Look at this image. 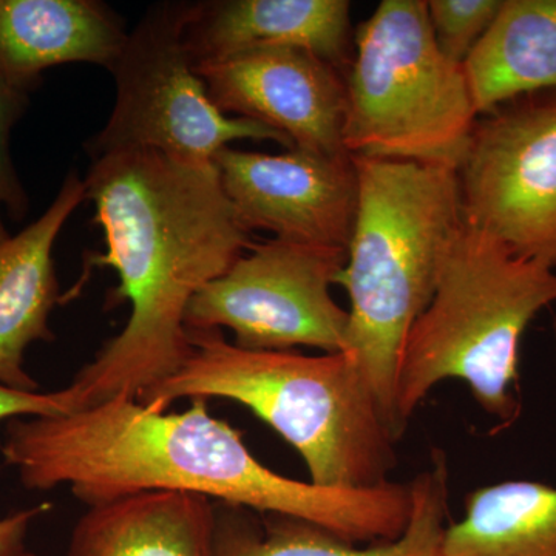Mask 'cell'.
Returning a JSON list of instances; mask_svg holds the SVG:
<instances>
[{"label":"cell","instance_id":"cell-1","mask_svg":"<svg viewBox=\"0 0 556 556\" xmlns=\"http://www.w3.org/2000/svg\"><path fill=\"white\" fill-rule=\"evenodd\" d=\"M2 456L28 490L67 485L87 507L155 490L192 493L302 519L357 546L397 540L412 515L409 484L324 486L270 470L204 397L179 413L115 396L68 415L11 419Z\"/></svg>","mask_w":556,"mask_h":556},{"label":"cell","instance_id":"cell-2","mask_svg":"<svg viewBox=\"0 0 556 556\" xmlns=\"http://www.w3.org/2000/svg\"><path fill=\"white\" fill-rule=\"evenodd\" d=\"M84 181L105 247L84 255V269L115 270L108 305L129 302L130 316L67 387L75 412L115 396L137 401L172 378L192 354L190 300L254 244L215 164L121 150L91 160Z\"/></svg>","mask_w":556,"mask_h":556},{"label":"cell","instance_id":"cell-3","mask_svg":"<svg viewBox=\"0 0 556 556\" xmlns=\"http://www.w3.org/2000/svg\"><path fill=\"white\" fill-rule=\"evenodd\" d=\"M189 336L188 361L139 394V404L167 412L179 399H229L265 420L302 456L313 484L369 489L390 482L397 439L346 353L244 350L218 329Z\"/></svg>","mask_w":556,"mask_h":556},{"label":"cell","instance_id":"cell-4","mask_svg":"<svg viewBox=\"0 0 556 556\" xmlns=\"http://www.w3.org/2000/svg\"><path fill=\"white\" fill-rule=\"evenodd\" d=\"M358 207L339 283L350 295L346 348L397 441L396 383L409 329L433 298L463 228L457 172L415 161L353 156Z\"/></svg>","mask_w":556,"mask_h":556},{"label":"cell","instance_id":"cell-5","mask_svg":"<svg viewBox=\"0 0 556 556\" xmlns=\"http://www.w3.org/2000/svg\"><path fill=\"white\" fill-rule=\"evenodd\" d=\"M556 302V269L518 257L464 223L439 273L433 298L409 329L399 367L396 422L409 419L434 387L460 380L497 427L521 415L519 348L527 327Z\"/></svg>","mask_w":556,"mask_h":556},{"label":"cell","instance_id":"cell-6","mask_svg":"<svg viewBox=\"0 0 556 556\" xmlns=\"http://www.w3.org/2000/svg\"><path fill=\"white\" fill-rule=\"evenodd\" d=\"M343 146L351 156L459 170L478 113L463 65L439 50L426 0H383L354 33Z\"/></svg>","mask_w":556,"mask_h":556},{"label":"cell","instance_id":"cell-7","mask_svg":"<svg viewBox=\"0 0 556 556\" xmlns=\"http://www.w3.org/2000/svg\"><path fill=\"white\" fill-rule=\"evenodd\" d=\"M195 5L150 7L127 33L118 60L109 70L115 78V105L105 126L84 146L90 160L148 149L195 166H212L215 155L239 139L294 149L285 135L255 121L232 118L211 100L186 46Z\"/></svg>","mask_w":556,"mask_h":556},{"label":"cell","instance_id":"cell-8","mask_svg":"<svg viewBox=\"0 0 556 556\" xmlns=\"http://www.w3.org/2000/svg\"><path fill=\"white\" fill-rule=\"evenodd\" d=\"M346 251L270 239L254 243L223 276L197 292L188 331L228 328L233 345L252 351L317 348L343 353L348 311L331 298Z\"/></svg>","mask_w":556,"mask_h":556},{"label":"cell","instance_id":"cell-9","mask_svg":"<svg viewBox=\"0 0 556 556\" xmlns=\"http://www.w3.org/2000/svg\"><path fill=\"white\" fill-rule=\"evenodd\" d=\"M457 177L468 225L556 269V90L479 116Z\"/></svg>","mask_w":556,"mask_h":556},{"label":"cell","instance_id":"cell-10","mask_svg":"<svg viewBox=\"0 0 556 556\" xmlns=\"http://www.w3.org/2000/svg\"><path fill=\"white\" fill-rule=\"evenodd\" d=\"M219 182L244 228L346 251L358 207L353 156L292 149L278 155L223 149Z\"/></svg>","mask_w":556,"mask_h":556},{"label":"cell","instance_id":"cell-11","mask_svg":"<svg viewBox=\"0 0 556 556\" xmlns=\"http://www.w3.org/2000/svg\"><path fill=\"white\" fill-rule=\"evenodd\" d=\"M211 100L226 115L265 124L292 148L343 156L346 79L327 61L299 49H266L199 65Z\"/></svg>","mask_w":556,"mask_h":556},{"label":"cell","instance_id":"cell-12","mask_svg":"<svg viewBox=\"0 0 556 556\" xmlns=\"http://www.w3.org/2000/svg\"><path fill=\"white\" fill-rule=\"evenodd\" d=\"M193 67L266 49L309 51L346 76L354 58L346 0L197 2L186 28Z\"/></svg>","mask_w":556,"mask_h":556},{"label":"cell","instance_id":"cell-13","mask_svg":"<svg viewBox=\"0 0 556 556\" xmlns=\"http://www.w3.org/2000/svg\"><path fill=\"white\" fill-rule=\"evenodd\" d=\"M447 456L433 452L431 466L409 482L407 529L390 543L357 546L302 519L263 515L217 504L218 556H442L448 526Z\"/></svg>","mask_w":556,"mask_h":556},{"label":"cell","instance_id":"cell-14","mask_svg":"<svg viewBox=\"0 0 556 556\" xmlns=\"http://www.w3.org/2000/svg\"><path fill=\"white\" fill-rule=\"evenodd\" d=\"M87 201L86 181L72 170L56 199L30 226L0 243V383L39 391L25 371V351L53 342L49 318L61 303L53 248L70 215Z\"/></svg>","mask_w":556,"mask_h":556},{"label":"cell","instance_id":"cell-15","mask_svg":"<svg viewBox=\"0 0 556 556\" xmlns=\"http://www.w3.org/2000/svg\"><path fill=\"white\" fill-rule=\"evenodd\" d=\"M127 33L118 14L97 0H0V84L30 94L58 65L110 70Z\"/></svg>","mask_w":556,"mask_h":556},{"label":"cell","instance_id":"cell-16","mask_svg":"<svg viewBox=\"0 0 556 556\" xmlns=\"http://www.w3.org/2000/svg\"><path fill=\"white\" fill-rule=\"evenodd\" d=\"M68 556H218L217 504L181 492H141L89 507Z\"/></svg>","mask_w":556,"mask_h":556},{"label":"cell","instance_id":"cell-17","mask_svg":"<svg viewBox=\"0 0 556 556\" xmlns=\"http://www.w3.org/2000/svg\"><path fill=\"white\" fill-rule=\"evenodd\" d=\"M463 68L478 118L504 102L556 90V0H503Z\"/></svg>","mask_w":556,"mask_h":556},{"label":"cell","instance_id":"cell-18","mask_svg":"<svg viewBox=\"0 0 556 556\" xmlns=\"http://www.w3.org/2000/svg\"><path fill=\"white\" fill-rule=\"evenodd\" d=\"M442 556H556V486L511 479L468 493Z\"/></svg>","mask_w":556,"mask_h":556},{"label":"cell","instance_id":"cell-19","mask_svg":"<svg viewBox=\"0 0 556 556\" xmlns=\"http://www.w3.org/2000/svg\"><path fill=\"white\" fill-rule=\"evenodd\" d=\"M503 0H428L427 11L439 50L463 65L492 22Z\"/></svg>","mask_w":556,"mask_h":556},{"label":"cell","instance_id":"cell-20","mask_svg":"<svg viewBox=\"0 0 556 556\" xmlns=\"http://www.w3.org/2000/svg\"><path fill=\"white\" fill-rule=\"evenodd\" d=\"M28 108V94L20 93L0 84V243L10 239L3 223V212L14 222L27 215L28 197L11 159V131Z\"/></svg>","mask_w":556,"mask_h":556},{"label":"cell","instance_id":"cell-21","mask_svg":"<svg viewBox=\"0 0 556 556\" xmlns=\"http://www.w3.org/2000/svg\"><path fill=\"white\" fill-rule=\"evenodd\" d=\"M75 412V402L67 387L53 393L21 391L0 383V420L27 417H51Z\"/></svg>","mask_w":556,"mask_h":556},{"label":"cell","instance_id":"cell-22","mask_svg":"<svg viewBox=\"0 0 556 556\" xmlns=\"http://www.w3.org/2000/svg\"><path fill=\"white\" fill-rule=\"evenodd\" d=\"M49 504L20 510L0 519V556H25L28 554L27 535L36 518L49 510Z\"/></svg>","mask_w":556,"mask_h":556},{"label":"cell","instance_id":"cell-23","mask_svg":"<svg viewBox=\"0 0 556 556\" xmlns=\"http://www.w3.org/2000/svg\"><path fill=\"white\" fill-rule=\"evenodd\" d=\"M552 329H554V345H555V357H556V317L554 318V325H552Z\"/></svg>","mask_w":556,"mask_h":556},{"label":"cell","instance_id":"cell-24","mask_svg":"<svg viewBox=\"0 0 556 556\" xmlns=\"http://www.w3.org/2000/svg\"><path fill=\"white\" fill-rule=\"evenodd\" d=\"M25 556H36V555H35V554H31V552H28V554H27V555H25Z\"/></svg>","mask_w":556,"mask_h":556}]
</instances>
